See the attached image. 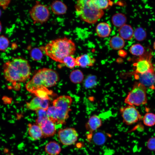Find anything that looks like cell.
Here are the masks:
<instances>
[{
    "label": "cell",
    "mask_w": 155,
    "mask_h": 155,
    "mask_svg": "<svg viewBox=\"0 0 155 155\" xmlns=\"http://www.w3.org/2000/svg\"><path fill=\"white\" fill-rule=\"evenodd\" d=\"M42 49L45 54L52 60L62 63L65 57L74 54L76 46L71 39L64 37L50 41Z\"/></svg>",
    "instance_id": "7a4b0ae2"
},
{
    "label": "cell",
    "mask_w": 155,
    "mask_h": 155,
    "mask_svg": "<svg viewBox=\"0 0 155 155\" xmlns=\"http://www.w3.org/2000/svg\"><path fill=\"white\" fill-rule=\"evenodd\" d=\"M46 111L49 119L55 124L57 123L58 120V116L55 108L53 106H50Z\"/></svg>",
    "instance_id": "f1b7e54d"
},
{
    "label": "cell",
    "mask_w": 155,
    "mask_h": 155,
    "mask_svg": "<svg viewBox=\"0 0 155 155\" xmlns=\"http://www.w3.org/2000/svg\"><path fill=\"white\" fill-rule=\"evenodd\" d=\"M146 88L140 82H135L124 100L128 105L138 106L147 103Z\"/></svg>",
    "instance_id": "8992f818"
},
{
    "label": "cell",
    "mask_w": 155,
    "mask_h": 155,
    "mask_svg": "<svg viewBox=\"0 0 155 155\" xmlns=\"http://www.w3.org/2000/svg\"><path fill=\"white\" fill-rule=\"evenodd\" d=\"M1 9H0V17L1 16Z\"/></svg>",
    "instance_id": "ab89813d"
},
{
    "label": "cell",
    "mask_w": 155,
    "mask_h": 155,
    "mask_svg": "<svg viewBox=\"0 0 155 155\" xmlns=\"http://www.w3.org/2000/svg\"><path fill=\"white\" fill-rule=\"evenodd\" d=\"M50 7L52 12L54 14L58 15L65 14L67 10V5L60 1H53L50 5Z\"/></svg>",
    "instance_id": "ac0fdd59"
},
{
    "label": "cell",
    "mask_w": 155,
    "mask_h": 155,
    "mask_svg": "<svg viewBox=\"0 0 155 155\" xmlns=\"http://www.w3.org/2000/svg\"><path fill=\"white\" fill-rule=\"evenodd\" d=\"M9 44V41L7 38L3 35L0 36V51H5Z\"/></svg>",
    "instance_id": "d6a6232c"
},
{
    "label": "cell",
    "mask_w": 155,
    "mask_h": 155,
    "mask_svg": "<svg viewBox=\"0 0 155 155\" xmlns=\"http://www.w3.org/2000/svg\"><path fill=\"white\" fill-rule=\"evenodd\" d=\"M30 15L34 23L42 24L47 22L50 16V11L45 5L38 3L29 11Z\"/></svg>",
    "instance_id": "ba28073f"
},
{
    "label": "cell",
    "mask_w": 155,
    "mask_h": 155,
    "mask_svg": "<svg viewBox=\"0 0 155 155\" xmlns=\"http://www.w3.org/2000/svg\"><path fill=\"white\" fill-rule=\"evenodd\" d=\"M125 44L124 40L119 36H113L109 41V45L113 49L120 50L125 46Z\"/></svg>",
    "instance_id": "7402d4cb"
},
{
    "label": "cell",
    "mask_w": 155,
    "mask_h": 155,
    "mask_svg": "<svg viewBox=\"0 0 155 155\" xmlns=\"http://www.w3.org/2000/svg\"><path fill=\"white\" fill-rule=\"evenodd\" d=\"M62 63L67 67L72 69L76 66L75 58L72 55L67 56L63 59Z\"/></svg>",
    "instance_id": "4dcf8cb0"
},
{
    "label": "cell",
    "mask_w": 155,
    "mask_h": 155,
    "mask_svg": "<svg viewBox=\"0 0 155 155\" xmlns=\"http://www.w3.org/2000/svg\"><path fill=\"white\" fill-rule=\"evenodd\" d=\"M28 132L30 137L34 140H39L43 137L40 126L36 123L28 124Z\"/></svg>",
    "instance_id": "2e32d148"
},
{
    "label": "cell",
    "mask_w": 155,
    "mask_h": 155,
    "mask_svg": "<svg viewBox=\"0 0 155 155\" xmlns=\"http://www.w3.org/2000/svg\"><path fill=\"white\" fill-rule=\"evenodd\" d=\"M153 47L154 50H155V41L154 42L153 44Z\"/></svg>",
    "instance_id": "f35d334b"
},
{
    "label": "cell",
    "mask_w": 155,
    "mask_h": 155,
    "mask_svg": "<svg viewBox=\"0 0 155 155\" xmlns=\"http://www.w3.org/2000/svg\"><path fill=\"white\" fill-rule=\"evenodd\" d=\"M59 141L63 145L70 146L74 144L77 140L78 133L73 127H67L59 129L57 132Z\"/></svg>",
    "instance_id": "30bf717a"
},
{
    "label": "cell",
    "mask_w": 155,
    "mask_h": 155,
    "mask_svg": "<svg viewBox=\"0 0 155 155\" xmlns=\"http://www.w3.org/2000/svg\"><path fill=\"white\" fill-rule=\"evenodd\" d=\"M30 56L33 60L39 61L41 59L43 55L40 49L39 48H34L31 51Z\"/></svg>",
    "instance_id": "1f68e13d"
},
{
    "label": "cell",
    "mask_w": 155,
    "mask_h": 155,
    "mask_svg": "<svg viewBox=\"0 0 155 155\" xmlns=\"http://www.w3.org/2000/svg\"><path fill=\"white\" fill-rule=\"evenodd\" d=\"M111 21L114 26L120 28L126 24L127 18L124 14L121 13H117L113 16L111 18Z\"/></svg>",
    "instance_id": "603a6c76"
},
{
    "label": "cell",
    "mask_w": 155,
    "mask_h": 155,
    "mask_svg": "<svg viewBox=\"0 0 155 155\" xmlns=\"http://www.w3.org/2000/svg\"><path fill=\"white\" fill-rule=\"evenodd\" d=\"M49 100L36 96L30 102H27L26 108L29 110L36 111L40 109L46 111L49 106Z\"/></svg>",
    "instance_id": "8fae6325"
},
{
    "label": "cell",
    "mask_w": 155,
    "mask_h": 155,
    "mask_svg": "<svg viewBox=\"0 0 155 155\" xmlns=\"http://www.w3.org/2000/svg\"><path fill=\"white\" fill-rule=\"evenodd\" d=\"M87 0L77 1L75 6L76 13L83 21L88 24H94L104 15L103 10H97L90 7Z\"/></svg>",
    "instance_id": "277c9868"
},
{
    "label": "cell",
    "mask_w": 155,
    "mask_h": 155,
    "mask_svg": "<svg viewBox=\"0 0 155 155\" xmlns=\"http://www.w3.org/2000/svg\"><path fill=\"white\" fill-rule=\"evenodd\" d=\"M123 122L127 125H131L142 119V116L135 107L133 105L121 108L120 110Z\"/></svg>",
    "instance_id": "9c48e42d"
},
{
    "label": "cell",
    "mask_w": 155,
    "mask_h": 155,
    "mask_svg": "<svg viewBox=\"0 0 155 155\" xmlns=\"http://www.w3.org/2000/svg\"><path fill=\"white\" fill-rule=\"evenodd\" d=\"M118 55L121 57H124L127 55V53L125 51L121 49L118 51Z\"/></svg>",
    "instance_id": "8d00e7d4"
},
{
    "label": "cell",
    "mask_w": 155,
    "mask_h": 155,
    "mask_svg": "<svg viewBox=\"0 0 155 155\" xmlns=\"http://www.w3.org/2000/svg\"><path fill=\"white\" fill-rule=\"evenodd\" d=\"M73 99L68 95L60 96L53 101V106L57 110L58 120L57 124L62 125L65 123L69 117V113L71 110V106Z\"/></svg>",
    "instance_id": "5b68a950"
},
{
    "label": "cell",
    "mask_w": 155,
    "mask_h": 155,
    "mask_svg": "<svg viewBox=\"0 0 155 155\" xmlns=\"http://www.w3.org/2000/svg\"><path fill=\"white\" fill-rule=\"evenodd\" d=\"M147 36V34L145 29L142 27L136 28L134 31L133 37L136 40L142 41L145 40Z\"/></svg>",
    "instance_id": "484cf974"
},
{
    "label": "cell",
    "mask_w": 155,
    "mask_h": 155,
    "mask_svg": "<svg viewBox=\"0 0 155 155\" xmlns=\"http://www.w3.org/2000/svg\"><path fill=\"white\" fill-rule=\"evenodd\" d=\"M37 116L36 120V124L39 125L44 121L48 119L46 110L40 109L35 111Z\"/></svg>",
    "instance_id": "f546056e"
},
{
    "label": "cell",
    "mask_w": 155,
    "mask_h": 155,
    "mask_svg": "<svg viewBox=\"0 0 155 155\" xmlns=\"http://www.w3.org/2000/svg\"><path fill=\"white\" fill-rule=\"evenodd\" d=\"M87 78V79L86 80L85 84L86 86L88 88L92 86V85L95 83L93 82H94L95 80L93 76H91Z\"/></svg>",
    "instance_id": "e575fe53"
},
{
    "label": "cell",
    "mask_w": 155,
    "mask_h": 155,
    "mask_svg": "<svg viewBox=\"0 0 155 155\" xmlns=\"http://www.w3.org/2000/svg\"><path fill=\"white\" fill-rule=\"evenodd\" d=\"M4 77L13 84L24 82L30 78L31 67L28 61L20 57H15L3 65Z\"/></svg>",
    "instance_id": "6da1fadb"
},
{
    "label": "cell",
    "mask_w": 155,
    "mask_h": 155,
    "mask_svg": "<svg viewBox=\"0 0 155 155\" xmlns=\"http://www.w3.org/2000/svg\"><path fill=\"white\" fill-rule=\"evenodd\" d=\"M59 80L58 73L55 70L46 68L38 70L26 85L29 92L33 94L40 89L55 85Z\"/></svg>",
    "instance_id": "3957f363"
},
{
    "label": "cell",
    "mask_w": 155,
    "mask_h": 155,
    "mask_svg": "<svg viewBox=\"0 0 155 155\" xmlns=\"http://www.w3.org/2000/svg\"><path fill=\"white\" fill-rule=\"evenodd\" d=\"M92 139L96 144L101 145L105 142L106 137L103 133L101 132H97L94 134L93 133L91 140Z\"/></svg>",
    "instance_id": "4316f807"
},
{
    "label": "cell",
    "mask_w": 155,
    "mask_h": 155,
    "mask_svg": "<svg viewBox=\"0 0 155 155\" xmlns=\"http://www.w3.org/2000/svg\"><path fill=\"white\" fill-rule=\"evenodd\" d=\"M10 2V0H0V6L5 9L8 7Z\"/></svg>",
    "instance_id": "d590c367"
},
{
    "label": "cell",
    "mask_w": 155,
    "mask_h": 155,
    "mask_svg": "<svg viewBox=\"0 0 155 155\" xmlns=\"http://www.w3.org/2000/svg\"><path fill=\"white\" fill-rule=\"evenodd\" d=\"M152 57L150 51L145 52L142 56L139 57L137 61L133 64L135 68L130 73L131 75L143 74L147 72L154 71L153 66L151 62Z\"/></svg>",
    "instance_id": "52a82bcc"
},
{
    "label": "cell",
    "mask_w": 155,
    "mask_h": 155,
    "mask_svg": "<svg viewBox=\"0 0 155 155\" xmlns=\"http://www.w3.org/2000/svg\"><path fill=\"white\" fill-rule=\"evenodd\" d=\"M2 29V27L1 23L0 22V33L1 32Z\"/></svg>",
    "instance_id": "74e56055"
},
{
    "label": "cell",
    "mask_w": 155,
    "mask_h": 155,
    "mask_svg": "<svg viewBox=\"0 0 155 155\" xmlns=\"http://www.w3.org/2000/svg\"><path fill=\"white\" fill-rule=\"evenodd\" d=\"M102 125V121L100 117L96 115H94L90 117L85 124V127L88 134H92Z\"/></svg>",
    "instance_id": "4fadbf2b"
},
{
    "label": "cell",
    "mask_w": 155,
    "mask_h": 155,
    "mask_svg": "<svg viewBox=\"0 0 155 155\" xmlns=\"http://www.w3.org/2000/svg\"><path fill=\"white\" fill-rule=\"evenodd\" d=\"M118 33L123 39L129 40L133 37L134 31L131 26L126 24L119 28Z\"/></svg>",
    "instance_id": "ffe728a7"
},
{
    "label": "cell",
    "mask_w": 155,
    "mask_h": 155,
    "mask_svg": "<svg viewBox=\"0 0 155 155\" xmlns=\"http://www.w3.org/2000/svg\"><path fill=\"white\" fill-rule=\"evenodd\" d=\"M69 78L71 81L74 84H79L84 80V76L82 71L79 69L73 70L71 73Z\"/></svg>",
    "instance_id": "cb8c5ba5"
},
{
    "label": "cell",
    "mask_w": 155,
    "mask_h": 155,
    "mask_svg": "<svg viewBox=\"0 0 155 155\" xmlns=\"http://www.w3.org/2000/svg\"><path fill=\"white\" fill-rule=\"evenodd\" d=\"M39 125L42 131L43 137H52L56 133L55 124L49 118L42 122Z\"/></svg>",
    "instance_id": "7c38bea8"
},
{
    "label": "cell",
    "mask_w": 155,
    "mask_h": 155,
    "mask_svg": "<svg viewBox=\"0 0 155 155\" xmlns=\"http://www.w3.org/2000/svg\"><path fill=\"white\" fill-rule=\"evenodd\" d=\"M44 149L46 152L49 155H58L61 150L59 144L55 141H51L47 143Z\"/></svg>",
    "instance_id": "44dd1931"
},
{
    "label": "cell",
    "mask_w": 155,
    "mask_h": 155,
    "mask_svg": "<svg viewBox=\"0 0 155 155\" xmlns=\"http://www.w3.org/2000/svg\"><path fill=\"white\" fill-rule=\"evenodd\" d=\"M134 75L140 82L146 86H150L155 84V72L154 71L147 72L143 74Z\"/></svg>",
    "instance_id": "5bb4252c"
},
{
    "label": "cell",
    "mask_w": 155,
    "mask_h": 155,
    "mask_svg": "<svg viewBox=\"0 0 155 155\" xmlns=\"http://www.w3.org/2000/svg\"><path fill=\"white\" fill-rule=\"evenodd\" d=\"M129 51L132 55L139 57L143 55L146 52L145 48L139 43L131 45L129 48Z\"/></svg>",
    "instance_id": "d4e9b609"
},
{
    "label": "cell",
    "mask_w": 155,
    "mask_h": 155,
    "mask_svg": "<svg viewBox=\"0 0 155 155\" xmlns=\"http://www.w3.org/2000/svg\"><path fill=\"white\" fill-rule=\"evenodd\" d=\"M143 120L145 125L153 126L155 125V114L152 113H147L144 115Z\"/></svg>",
    "instance_id": "83f0119b"
},
{
    "label": "cell",
    "mask_w": 155,
    "mask_h": 155,
    "mask_svg": "<svg viewBox=\"0 0 155 155\" xmlns=\"http://www.w3.org/2000/svg\"><path fill=\"white\" fill-rule=\"evenodd\" d=\"M76 66L83 68L94 65L95 59L87 54L82 55L75 58Z\"/></svg>",
    "instance_id": "9a60e30c"
},
{
    "label": "cell",
    "mask_w": 155,
    "mask_h": 155,
    "mask_svg": "<svg viewBox=\"0 0 155 155\" xmlns=\"http://www.w3.org/2000/svg\"><path fill=\"white\" fill-rule=\"evenodd\" d=\"M146 146L148 148L152 151H155V137L150 138L147 141Z\"/></svg>",
    "instance_id": "836d02e7"
},
{
    "label": "cell",
    "mask_w": 155,
    "mask_h": 155,
    "mask_svg": "<svg viewBox=\"0 0 155 155\" xmlns=\"http://www.w3.org/2000/svg\"><path fill=\"white\" fill-rule=\"evenodd\" d=\"M97 35L100 38H105L109 36L111 32V29L109 25L105 22L98 23L96 28Z\"/></svg>",
    "instance_id": "d6986e66"
},
{
    "label": "cell",
    "mask_w": 155,
    "mask_h": 155,
    "mask_svg": "<svg viewBox=\"0 0 155 155\" xmlns=\"http://www.w3.org/2000/svg\"><path fill=\"white\" fill-rule=\"evenodd\" d=\"M87 3L92 7L99 10H103L108 8L113 3L112 1L108 0H88Z\"/></svg>",
    "instance_id": "e0dca14e"
}]
</instances>
